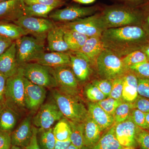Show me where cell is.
<instances>
[{"label":"cell","instance_id":"cell-1","mask_svg":"<svg viewBox=\"0 0 149 149\" xmlns=\"http://www.w3.org/2000/svg\"><path fill=\"white\" fill-rule=\"evenodd\" d=\"M106 49L120 58L141 49L149 43V36L140 25L109 28L102 33Z\"/></svg>","mask_w":149,"mask_h":149},{"label":"cell","instance_id":"cell-2","mask_svg":"<svg viewBox=\"0 0 149 149\" xmlns=\"http://www.w3.org/2000/svg\"><path fill=\"white\" fill-rule=\"evenodd\" d=\"M101 14L105 29L140 25L142 14L140 7L120 4L102 7Z\"/></svg>","mask_w":149,"mask_h":149},{"label":"cell","instance_id":"cell-3","mask_svg":"<svg viewBox=\"0 0 149 149\" xmlns=\"http://www.w3.org/2000/svg\"><path fill=\"white\" fill-rule=\"evenodd\" d=\"M53 99L55 102L63 117L68 120L83 123L88 117V109L80 100L78 96L63 93L57 88L52 90Z\"/></svg>","mask_w":149,"mask_h":149},{"label":"cell","instance_id":"cell-4","mask_svg":"<svg viewBox=\"0 0 149 149\" xmlns=\"http://www.w3.org/2000/svg\"><path fill=\"white\" fill-rule=\"evenodd\" d=\"M24 76L22 67L13 76L7 79L6 83L5 104L17 114L26 109L24 101Z\"/></svg>","mask_w":149,"mask_h":149},{"label":"cell","instance_id":"cell-5","mask_svg":"<svg viewBox=\"0 0 149 149\" xmlns=\"http://www.w3.org/2000/svg\"><path fill=\"white\" fill-rule=\"evenodd\" d=\"M95 65L101 78L107 80H113L122 77L128 70L122 58L106 49L96 59Z\"/></svg>","mask_w":149,"mask_h":149},{"label":"cell","instance_id":"cell-6","mask_svg":"<svg viewBox=\"0 0 149 149\" xmlns=\"http://www.w3.org/2000/svg\"><path fill=\"white\" fill-rule=\"evenodd\" d=\"M19 66L35 61L45 52V40L32 35H25L15 41Z\"/></svg>","mask_w":149,"mask_h":149},{"label":"cell","instance_id":"cell-7","mask_svg":"<svg viewBox=\"0 0 149 149\" xmlns=\"http://www.w3.org/2000/svg\"><path fill=\"white\" fill-rule=\"evenodd\" d=\"M21 67L23 68L24 77L32 83L50 89L58 87L52 68L36 62L28 63Z\"/></svg>","mask_w":149,"mask_h":149},{"label":"cell","instance_id":"cell-8","mask_svg":"<svg viewBox=\"0 0 149 149\" xmlns=\"http://www.w3.org/2000/svg\"><path fill=\"white\" fill-rule=\"evenodd\" d=\"M58 24L64 29L76 31L88 37L101 36L102 33L106 29L100 11L73 21Z\"/></svg>","mask_w":149,"mask_h":149},{"label":"cell","instance_id":"cell-9","mask_svg":"<svg viewBox=\"0 0 149 149\" xmlns=\"http://www.w3.org/2000/svg\"><path fill=\"white\" fill-rule=\"evenodd\" d=\"M102 9V7L98 5L90 7L69 6L65 8L54 10L49 15V18L55 23H66L91 16L100 11Z\"/></svg>","mask_w":149,"mask_h":149},{"label":"cell","instance_id":"cell-10","mask_svg":"<svg viewBox=\"0 0 149 149\" xmlns=\"http://www.w3.org/2000/svg\"><path fill=\"white\" fill-rule=\"evenodd\" d=\"M13 23L21 27L28 35L45 40L47 33L55 27L56 23L49 18L21 17Z\"/></svg>","mask_w":149,"mask_h":149},{"label":"cell","instance_id":"cell-11","mask_svg":"<svg viewBox=\"0 0 149 149\" xmlns=\"http://www.w3.org/2000/svg\"><path fill=\"white\" fill-rule=\"evenodd\" d=\"M63 117V115L53 99L41 106L32 118V124L38 129L46 130L52 128L55 123Z\"/></svg>","mask_w":149,"mask_h":149},{"label":"cell","instance_id":"cell-12","mask_svg":"<svg viewBox=\"0 0 149 149\" xmlns=\"http://www.w3.org/2000/svg\"><path fill=\"white\" fill-rule=\"evenodd\" d=\"M52 69L58 85L57 88L66 94L78 96L79 83L70 65L57 67Z\"/></svg>","mask_w":149,"mask_h":149},{"label":"cell","instance_id":"cell-13","mask_svg":"<svg viewBox=\"0 0 149 149\" xmlns=\"http://www.w3.org/2000/svg\"><path fill=\"white\" fill-rule=\"evenodd\" d=\"M70 58V66L79 83H86L93 74V66L89 58L79 51L68 52Z\"/></svg>","mask_w":149,"mask_h":149},{"label":"cell","instance_id":"cell-14","mask_svg":"<svg viewBox=\"0 0 149 149\" xmlns=\"http://www.w3.org/2000/svg\"><path fill=\"white\" fill-rule=\"evenodd\" d=\"M24 101L26 109L37 111L43 104L46 97V88L36 85L24 77Z\"/></svg>","mask_w":149,"mask_h":149},{"label":"cell","instance_id":"cell-15","mask_svg":"<svg viewBox=\"0 0 149 149\" xmlns=\"http://www.w3.org/2000/svg\"><path fill=\"white\" fill-rule=\"evenodd\" d=\"M115 133L116 139L123 147L138 146L136 140L137 126L130 116L123 122L115 124Z\"/></svg>","mask_w":149,"mask_h":149},{"label":"cell","instance_id":"cell-16","mask_svg":"<svg viewBox=\"0 0 149 149\" xmlns=\"http://www.w3.org/2000/svg\"><path fill=\"white\" fill-rule=\"evenodd\" d=\"M24 0H9L0 3V21H16L24 15Z\"/></svg>","mask_w":149,"mask_h":149},{"label":"cell","instance_id":"cell-17","mask_svg":"<svg viewBox=\"0 0 149 149\" xmlns=\"http://www.w3.org/2000/svg\"><path fill=\"white\" fill-rule=\"evenodd\" d=\"M32 120L30 116L25 118L11 134L12 146L25 148L29 144L33 133Z\"/></svg>","mask_w":149,"mask_h":149},{"label":"cell","instance_id":"cell-18","mask_svg":"<svg viewBox=\"0 0 149 149\" xmlns=\"http://www.w3.org/2000/svg\"><path fill=\"white\" fill-rule=\"evenodd\" d=\"M19 67L17 61L16 44L14 41L0 56V73L8 78L16 74Z\"/></svg>","mask_w":149,"mask_h":149},{"label":"cell","instance_id":"cell-19","mask_svg":"<svg viewBox=\"0 0 149 149\" xmlns=\"http://www.w3.org/2000/svg\"><path fill=\"white\" fill-rule=\"evenodd\" d=\"M56 24L47 35L48 50L51 52H67L70 50L65 40L64 28L58 23Z\"/></svg>","mask_w":149,"mask_h":149},{"label":"cell","instance_id":"cell-20","mask_svg":"<svg viewBox=\"0 0 149 149\" xmlns=\"http://www.w3.org/2000/svg\"><path fill=\"white\" fill-rule=\"evenodd\" d=\"M87 109L89 116L98 125L103 132L114 125L113 116L105 111L97 102H89Z\"/></svg>","mask_w":149,"mask_h":149},{"label":"cell","instance_id":"cell-21","mask_svg":"<svg viewBox=\"0 0 149 149\" xmlns=\"http://www.w3.org/2000/svg\"><path fill=\"white\" fill-rule=\"evenodd\" d=\"M123 101L133 103L139 96L138 77L134 72L128 70L123 76Z\"/></svg>","mask_w":149,"mask_h":149},{"label":"cell","instance_id":"cell-22","mask_svg":"<svg viewBox=\"0 0 149 149\" xmlns=\"http://www.w3.org/2000/svg\"><path fill=\"white\" fill-rule=\"evenodd\" d=\"M35 62L45 66L54 68L70 65V58L68 52H45Z\"/></svg>","mask_w":149,"mask_h":149},{"label":"cell","instance_id":"cell-23","mask_svg":"<svg viewBox=\"0 0 149 149\" xmlns=\"http://www.w3.org/2000/svg\"><path fill=\"white\" fill-rule=\"evenodd\" d=\"M105 49L102 41L101 36L88 37L79 52L84 54L89 58L93 65H95L99 56Z\"/></svg>","mask_w":149,"mask_h":149},{"label":"cell","instance_id":"cell-24","mask_svg":"<svg viewBox=\"0 0 149 149\" xmlns=\"http://www.w3.org/2000/svg\"><path fill=\"white\" fill-rule=\"evenodd\" d=\"M103 132L98 125L88 115L83 122L84 147H90L100 140Z\"/></svg>","mask_w":149,"mask_h":149},{"label":"cell","instance_id":"cell-25","mask_svg":"<svg viewBox=\"0 0 149 149\" xmlns=\"http://www.w3.org/2000/svg\"><path fill=\"white\" fill-rule=\"evenodd\" d=\"M115 125V124H114ZM105 131L100 140L90 147H83L82 149H120L122 146L118 142L115 133V125Z\"/></svg>","mask_w":149,"mask_h":149},{"label":"cell","instance_id":"cell-26","mask_svg":"<svg viewBox=\"0 0 149 149\" xmlns=\"http://www.w3.org/2000/svg\"><path fill=\"white\" fill-rule=\"evenodd\" d=\"M18 114L5 104L0 108V131L10 133L16 125Z\"/></svg>","mask_w":149,"mask_h":149},{"label":"cell","instance_id":"cell-27","mask_svg":"<svg viewBox=\"0 0 149 149\" xmlns=\"http://www.w3.org/2000/svg\"><path fill=\"white\" fill-rule=\"evenodd\" d=\"M28 35L20 26L14 23L0 21V35L13 41Z\"/></svg>","mask_w":149,"mask_h":149},{"label":"cell","instance_id":"cell-28","mask_svg":"<svg viewBox=\"0 0 149 149\" xmlns=\"http://www.w3.org/2000/svg\"><path fill=\"white\" fill-rule=\"evenodd\" d=\"M64 37L70 51L74 52L80 50L88 38L87 36L76 31L65 29Z\"/></svg>","mask_w":149,"mask_h":149},{"label":"cell","instance_id":"cell-29","mask_svg":"<svg viewBox=\"0 0 149 149\" xmlns=\"http://www.w3.org/2000/svg\"><path fill=\"white\" fill-rule=\"evenodd\" d=\"M55 9L53 7L40 4H25L24 7V15L48 18H49V14Z\"/></svg>","mask_w":149,"mask_h":149},{"label":"cell","instance_id":"cell-30","mask_svg":"<svg viewBox=\"0 0 149 149\" xmlns=\"http://www.w3.org/2000/svg\"><path fill=\"white\" fill-rule=\"evenodd\" d=\"M53 132L56 140L65 141L70 140L71 130L69 120L63 118L53 128Z\"/></svg>","mask_w":149,"mask_h":149},{"label":"cell","instance_id":"cell-31","mask_svg":"<svg viewBox=\"0 0 149 149\" xmlns=\"http://www.w3.org/2000/svg\"><path fill=\"white\" fill-rule=\"evenodd\" d=\"M37 140L42 149H54L56 139L53 132V128L46 130L38 129Z\"/></svg>","mask_w":149,"mask_h":149},{"label":"cell","instance_id":"cell-32","mask_svg":"<svg viewBox=\"0 0 149 149\" xmlns=\"http://www.w3.org/2000/svg\"><path fill=\"white\" fill-rule=\"evenodd\" d=\"M68 120L71 127L70 140L71 143L78 148L82 149L84 147L83 122H73Z\"/></svg>","mask_w":149,"mask_h":149},{"label":"cell","instance_id":"cell-33","mask_svg":"<svg viewBox=\"0 0 149 149\" xmlns=\"http://www.w3.org/2000/svg\"><path fill=\"white\" fill-rule=\"evenodd\" d=\"M133 109V103L123 102L118 107L113 115L115 124L123 122L128 119Z\"/></svg>","mask_w":149,"mask_h":149},{"label":"cell","instance_id":"cell-34","mask_svg":"<svg viewBox=\"0 0 149 149\" xmlns=\"http://www.w3.org/2000/svg\"><path fill=\"white\" fill-rule=\"evenodd\" d=\"M123 62L127 69L133 65L148 60L145 54L141 50L134 51L122 58Z\"/></svg>","mask_w":149,"mask_h":149},{"label":"cell","instance_id":"cell-35","mask_svg":"<svg viewBox=\"0 0 149 149\" xmlns=\"http://www.w3.org/2000/svg\"><path fill=\"white\" fill-rule=\"evenodd\" d=\"M85 95L91 102H97L107 97L93 83L86 85L84 90Z\"/></svg>","mask_w":149,"mask_h":149},{"label":"cell","instance_id":"cell-36","mask_svg":"<svg viewBox=\"0 0 149 149\" xmlns=\"http://www.w3.org/2000/svg\"><path fill=\"white\" fill-rule=\"evenodd\" d=\"M123 102V100H116L109 97L97 103L108 113L113 116L116 109Z\"/></svg>","mask_w":149,"mask_h":149},{"label":"cell","instance_id":"cell-37","mask_svg":"<svg viewBox=\"0 0 149 149\" xmlns=\"http://www.w3.org/2000/svg\"><path fill=\"white\" fill-rule=\"evenodd\" d=\"M136 140L138 146L141 149H149V130L137 126Z\"/></svg>","mask_w":149,"mask_h":149},{"label":"cell","instance_id":"cell-38","mask_svg":"<svg viewBox=\"0 0 149 149\" xmlns=\"http://www.w3.org/2000/svg\"><path fill=\"white\" fill-rule=\"evenodd\" d=\"M128 70L134 72L138 77L149 79V61L133 65L129 68Z\"/></svg>","mask_w":149,"mask_h":149},{"label":"cell","instance_id":"cell-39","mask_svg":"<svg viewBox=\"0 0 149 149\" xmlns=\"http://www.w3.org/2000/svg\"><path fill=\"white\" fill-rule=\"evenodd\" d=\"M123 83V76L112 80L111 91L109 97L116 100H122Z\"/></svg>","mask_w":149,"mask_h":149},{"label":"cell","instance_id":"cell-40","mask_svg":"<svg viewBox=\"0 0 149 149\" xmlns=\"http://www.w3.org/2000/svg\"><path fill=\"white\" fill-rule=\"evenodd\" d=\"M130 116L137 126L143 129H148L146 120V113L136 109H133Z\"/></svg>","mask_w":149,"mask_h":149},{"label":"cell","instance_id":"cell-41","mask_svg":"<svg viewBox=\"0 0 149 149\" xmlns=\"http://www.w3.org/2000/svg\"><path fill=\"white\" fill-rule=\"evenodd\" d=\"M92 83L97 86L105 95L109 97L111 91L112 80L101 78L93 80Z\"/></svg>","mask_w":149,"mask_h":149},{"label":"cell","instance_id":"cell-42","mask_svg":"<svg viewBox=\"0 0 149 149\" xmlns=\"http://www.w3.org/2000/svg\"><path fill=\"white\" fill-rule=\"evenodd\" d=\"M26 5L40 4L53 7L55 8L61 7L65 4V1L63 0H24Z\"/></svg>","mask_w":149,"mask_h":149},{"label":"cell","instance_id":"cell-43","mask_svg":"<svg viewBox=\"0 0 149 149\" xmlns=\"http://www.w3.org/2000/svg\"><path fill=\"white\" fill-rule=\"evenodd\" d=\"M142 18L141 26L149 36V1L140 6Z\"/></svg>","mask_w":149,"mask_h":149},{"label":"cell","instance_id":"cell-44","mask_svg":"<svg viewBox=\"0 0 149 149\" xmlns=\"http://www.w3.org/2000/svg\"><path fill=\"white\" fill-rule=\"evenodd\" d=\"M138 77L139 95L149 98V79Z\"/></svg>","mask_w":149,"mask_h":149},{"label":"cell","instance_id":"cell-45","mask_svg":"<svg viewBox=\"0 0 149 149\" xmlns=\"http://www.w3.org/2000/svg\"><path fill=\"white\" fill-rule=\"evenodd\" d=\"M133 104L134 109L145 113L149 112V98L139 95Z\"/></svg>","mask_w":149,"mask_h":149},{"label":"cell","instance_id":"cell-46","mask_svg":"<svg viewBox=\"0 0 149 149\" xmlns=\"http://www.w3.org/2000/svg\"><path fill=\"white\" fill-rule=\"evenodd\" d=\"M12 146L11 133L0 131V149H10Z\"/></svg>","mask_w":149,"mask_h":149},{"label":"cell","instance_id":"cell-47","mask_svg":"<svg viewBox=\"0 0 149 149\" xmlns=\"http://www.w3.org/2000/svg\"><path fill=\"white\" fill-rule=\"evenodd\" d=\"M7 79L4 75L0 73V108L5 104V95Z\"/></svg>","mask_w":149,"mask_h":149},{"label":"cell","instance_id":"cell-48","mask_svg":"<svg viewBox=\"0 0 149 149\" xmlns=\"http://www.w3.org/2000/svg\"><path fill=\"white\" fill-rule=\"evenodd\" d=\"M32 135L31 140L29 142V144L25 147L26 149H42L40 147L38 140H37V132L38 128H36L35 126H33L32 129Z\"/></svg>","mask_w":149,"mask_h":149},{"label":"cell","instance_id":"cell-49","mask_svg":"<svg viewBox=\"0 0 149 149\" xmlns=\"http://www.w3.org/2000/svg\"><path fill=\"white\" fill-rule=\"evenodd\" d=\"M14 41L0 35V56L12 45Z\"/></svg>","mask_w":149,"mask_h":149},{"label":"cell","instance_id":"cell-50","mask_svg":"<svg viewBox=\"0 0 149 149\" xmlns=\"http://www.w3.org/2000/svg\"><path fill=\"white\" fill-rule=\"evenodd\" d=\"M122 3L123 4L127 5L133 7H140L145 3L149 1L148 0H116Z\"/></svg>","mask_w":149,"mask_h":149},{"label":"cell","instance_id":"cell-51","mask_svg":"<svg viewBox=\"0 0 149 149\" xmlns=\"http://www.w3.org/2000/svg\"><path fill=\"white\" fill-rule=\"evenodd\" d=\"M71 144L70 140L65 141L56 140L54 149H67Z\"/></svg>","mask_w":149,"mask_h":149},{"label":"cell","instance_id":"cell-52","mask_svg":"<svg viewBox=\"0 0 149 149\" xmlns=\"http://www.w3.org/2000/svg\"><path fill=\"white\" fill-rule=\"evenodd\" d=\"M96 0H72V1L81 4L87 5L93 3Z\"/></svg>","mask_w":149,"mask_h":149},{"label":"cell","instance_id":"cell-53","mask_svg":"<svg viewBox=\"0 0 149 149\" xmlns=\"http://www.w3.org/2000/svg\"><path fill=\"white\" fill-rule=\"evenodd\" d=\"M141 50L145 54L148 60L149 61V43L143 47Z\"/></svg>","mask_w":149,"mask_h":149},{"label":"cell","instance_id":"cell-54","mask_svg":"<svg viewBox=\"0 0 149 149\" xmlns=\"http://www.w3.org/2000/svg\"><path fill=\"white\" fill-rule=\"evenodd\" d=\"M146 120L148 130H149V112L146 113Z\"/></svg>","mask_w":149,"mask_h":149},{"label":"cell","instance_id":"cell-55","mask_svg":"<svg viewBox=\"0 0 149 149\" xmlns=\"http://www.w3.org/2000/svg\"><path fill=\"white\" fill-rule=\"evenodd\" d=\"M10 149H26L23 147L18 146H12Z\"/></svg>","mask_w":149,"mask_h":149},{"label":"cell","instance_id":"cell-56","mask_svg":"<svg viewBox=\"0 0 149 149\" xmlns=\"http://www.w3.org/2000/svg\"><path fill=\"white\" fill-rule=\"evenodd\" d=\"M67 149H80L78 148L75 146H74L73 144L71 143L70 144V146L68 147V148Z\"/></svg>","mask_w":149,"mask_h":149},{"label":"cell","instance_id":"cell-57","mask_svg":"<svg viewBox=\"0 0 149 149\" xmlns=\"http://www.w3.org/2000/svg\"><path fill=\"white\" fill-rule=\"evenodd\" d=\"M120 149H135L134 148H132V147H123L122 148H121Z\"/></svg>","mask_w":149,"mask_h":149},{"label":"cell","instance_id":"cell-58","mask_svg":"<svg viewBox=\"0 0 149 149\" xmlns=\"http://www.w3.org/2000/svg\"><path fill=\"white\" fill-rule=\"evenodd\" d=\"M9 1V0H0V3L2 2L6 1Z\"/></svg>","mask_w":149,"mask_h":149},{"label":"cell","instance_id":"cell-59","mask_svg":"<svg viewBox=\"0 0 149 149\" xmlns=\"http://www.w3.org/2000/svg\"><path fill=\"white\" fill-rule=\"evenodd\" d=\"M63 1H68V0H63Z\"/></svg>","mask_w":149,"mask_h":149},{"label":"cell","instance_id":"cell-60","mask_svg":"<svg viewBox=\"0 0 149 149\" xmlns=\"http://www.w3.org/2000/svg\"><path fill=\"white\" fill-rule=\"evenodd\" d=\"M148 1H149V0H148Z\"/></svg>","mask_w":149,"mask_h":149}]
</instances>
